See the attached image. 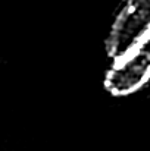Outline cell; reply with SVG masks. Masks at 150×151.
<instances>
[{"mask_svg":"<svg viewBox=\"0 0 150 151\" xmlns=\"http://www.w3.org/2000/svg\"><path fill=\"white\" fill-rule=\"evenodd\" d=\"M150 32V0H125L106 38V54L112 62L122 59Z\"/></svg>","mask_w":150,"mask_h":151,"instance_id":"1","label":"cell"},{"mask_svg":"<svg viewBox=\"0 0 150 151\" xmlns=\"http://www.w3.org/2000/svg\"><path fill=\"white\" fill-rule=\"evenodd\" d=\"M150 82V32L122 59L112 62L103 85L113 97H127Z\"/></svg>","mask_w":150,"mask_h":151,"instance_id":"2","label":"cell"}]
</instances>
